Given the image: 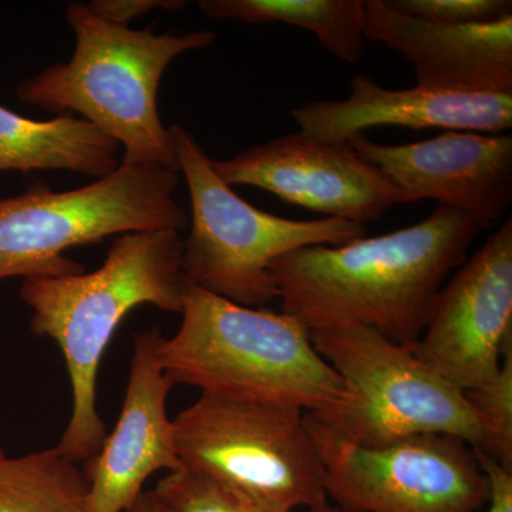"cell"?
Returning a JSON list of instances; mask_svg holds the SVG:
<instances>
[{
  "label": "cell",
  "instance_id": "603a6c76",
  "mask_svg": "<svg viewBox=\"0 0 512 512\" xmlns=\"http://www.w3.org/2000/svg\"><path fill=\"white\" fill-rule=\"evenodd\" d=\"M476 456L490 480L491 495L487 512H512V470L501 466L481 451L476 450Z\"/></svg>",
  "mask_w": 512,
  "mask_h": 512
},
{
  "label": "cell",
  "instance_id": "cb8c5ba5",
  "mask_svg": "<svg viewBox=\"0 0 512 512\" xmlns=\"http://www.w3.org/2000/svg\"><path fill=\"white\" fill-rule=\"evenodd\" d=\"M127 512H168L154 491H144Z\"/></svg>",
  "mask_w": 512,
  "mask_h": 512
},
{
  "label": "cell",
  "instance_id": "ffe728a7",
  "mask_svg": "<svg viewBox=\"0 0 512 512\" xmlns=\"http://www.w3.org/2000/svg\"><path fill=\"white\" fill-rule=\"evenodd\" d=\"M464 394L490 434L487 456L512 470V340L503 350L497 375Z\"/></svg>",
  "mask_w": 512,
  "mask_h": 512
},
{
  "label": "cell",
  "instance_id": "d6986e66",
  "mask_svg": "<svg viewBox=\"0 0 512 512\" xmlns=\"http://www.w3.org/2000/svg\"><path fill=\"white\" fill-rule=\"evenodd\" d=\"M153 491L168 512H271L184 467L165 474Z\"/></svg>",
  "mask_w": 512,
  "mask_h": 512
},
{
  "label": "cell",
  "instance_id": "8992f818",
  "mask_svg": "<svg viewBox=\"0 0 512 512\" xmlns=\"http://www.w3.org/2000/svg\"><path fill=\"white\" fill-rule=\"evenodd\" d=\"M178 171L157 164H124L76 190L56 192L35 184L0 198V281L63 278L83 274L66 258L70 248L97 244L111 235L187 227L190 218L175 200Z\"/></svg>",
  "mask_w": 512,
  "mask_h": 512
},
{
  "label": "cell",
  "instance_id": "8fae6325",
  "mask_svg": "<svg viewBox=\"0 0 512 512\" xmlns=\"http://www.w3.org/2000/svg\"><path fill=\"white\" fill-rule=\"evenodd\" d=\"M222 181L272 192L325 218L365 225L406 195L350 141H322L301 131L266 141L229 160L214 161Z\"/></svg>",
  "mask_w": 512,
  "mask_h": 512
},
{
  "label": "cell",
  "instance_id": "277c9868",
  "mask_svg": "<svg viewBox=\"0 0 512 512\" xmlns=\"http://www.w3.org/2000/svg\"><path fill=\"white\" fill-rule=\"evenodd\" d=\"M180 315V328L160 346L161 365L174 384L313 414L345 397L311 330L291 315L237 305L188 281Z\"/></svg>",
  "mask_w": 512,
  "mask_h": 512
},
{
  "label": "cell",
  "instance_id": "44dd1931",
  "mask_svg": "<svg viewBox=\"0 0 512 512\" xmlns=\"http://www.w3.org/2000/svg\"><path fill=\"white\" fill-rule=\"evenodd\" d=\"M390 8L439 25L493 23L512 16L511 0H386Z\"/></svg>",
  "mask_w": 512,
  "mask_h": 512
},
{
  "label": "cell",
  "instance_id": "5b68a950",
  "mask_svg": "<svg viewBox=\"0 0 512 512\" xmlns=\"http://www.w3.org/2000/svg\"><path fill=\"white\" fill-rule=\"evenodd\" d=\"M178 170L187 181L191 231L183 272L191 284L248 308L278 299L272 264L315 245L338 247L365 237V225L322 218L296 221L258 210L222 181L201 144L181 124L168 127Z\"/></svg>",
  "mask_w": 512,
  "mask_h": 512
},
{
  "label": "cell",
  "instance_id": "4fadbf2b",
  "mask_svg": "<svg viewBox=\"0 0 512 512\" xmlns=\"http://www.w3.org/2000/svg\"><path fill=\"white\" fill-rule=\"evenodd\" d=\"M163 335L148 329L134 338L123 407L99 453L86 461L89 512H127L158 471L174 473L181 461L167 399L175 386L160 359Z\"/></svg>",
  "mask_w": 512,
  "mask_h": 512
},
{
  "label": "cell",
  "instance_id": "2e32d148",
  "mask_svg": "<svg viewBox=\"0 0 512 512\" xmlns=\"http://www.w3.org/2000/svg\"><path fill=\"white\" fill-rule=\"evenodd\" d=\"M121 151L90 121L32 120L0 106V173L66 170L99 180L119 168Z\"/></svg>",
  "mask_w": 512,
  "mask_h": 512
},
{
  "label": "cell",
  "instance_id": "5bb4252c",
  "mask_svg": "<svg viewBox=\"0 0 512 512\" xmlns=\"http://www.w3.org/2000/svg\"><path fill=\"white\" fill-rule=\"evenodd\" d=\"M363 35L412 64L416 86L512 94V16L481 25H439L403 15L386 0H366Z\"/></svg>",
  "mask_w": 512,
  "mask_h": 512
},
{
  "label": "cell",
  "instance_id": "7a4b0ae2",
  "mask_svg": "<svg viewBox=\"0 0 512 512\" xmlns=\"http://www.w3.org/2000/svg\"><path fill=\"white\" fill-rule=\"evenodd\" d=\"M183 254L177 229L130 232L114 239L103 264L89 274L23 279L20 298L32 309L30 329L55 340L66 362L72 413L56 447L74 463L96 456L106 439L97 376L123 319L143 305L183 311Z\"/></svg>",
  "mask_w": 512,
  "mask_h": 512
},
{
  "label": "cell",
  "instance_id": "d4e9b609",
  "mask_svg": "<svg viewBox=\"0 0 512 512\" xmlns=\"http://www.w3.org/2000/svg\"><path fill=\"white\" fill-rule=\"evenodd\" d=\"M309 512H355L345 510V508L339 507V505L329 504L328 501L325 503L316 505V507L309 508Z\"/></svg>",
  "mask_w": 512,
  "mask_h": 512
},
{
  "label": "cell",
  "instance_id": "7c38bea8",
  "mask_svg": "<svg viewBox=\"0 0 512 512\" xmlns=\"http://www.w3.org/2000/svg\"><path fill=\"white\" fill-rule=\"evenodd\" d=\"M363 158L383 171L407 202L434 200L470 215L481 229L497 227L512 201V136L444 131L417 143L380 144L350 138Z\"/></svg>",
  "mask_w": 512,
  "mask_h": 512
},
{
  "label": "cell",
  "instance_id": "6da1fadb",
  "mask_svg": "<svg viewBox=\"0 0 512 512\" xmlns=\"http://www.w3.org/2000/svg\"><path fill=\"white\" fill-rule=\"evenodd\" d=\"M480 231L470 215L437 205L412 227L296 249L272 264L281 312L311 332L359 326L413 345Z\"/></svg>",
  "mask_w": 512,
  "mask_h": 512
},
{
  "label": "cell",
  "instance_id": "9a60e30c",
  "mask_svg": "<svg viewBox=\"0 0 512 512\" xmlns=\"http://www.w3.org/2000/svg\"><path fill=\"white\" fill-rule=\"evenodd\" d=\"M291 116L302 134L322 141H349L380 126L504 134L512 127V94L421 86L392 90L357 74L348 99L313 101L293 109Z\"/></svg>",
  "mask_w": 512,
  "mask_h": 512
},
{
  "label": "cell",
  "instance_id": "3957f363",
  "mask_svg": "<svg viewBox=\"0 0 512 512\" xmlns=\"http://www.w3.org/2000/svg\"><path fill=\"white\" fill-rule=\"evenodd\" d=\"M66 20L76 36L72 59L20 83L18 99L53 113H79L120 144L121 163L180 171L158 113V89L178 56L214 45L215 33L134 30L97 18L86 3H70Z\"/></svg>",
  "mask_w": 512,
  "mask_h": 512
},
{
  "label": "cell",
  "instance_id": "ac0fdd59",
  "mask_svg": "<svg viewBox=\"0 0 512 512\" xmlns=\"http://www.w3.org/2000/svg\"><path fill=\"white\" fill-rule=\"evenodd\" d=\"M0 512H89V481L57 447L10 457L0 447Z\"/></svg>",
  "mask_w": 512,
  "mask_h": 512
},
{
  "label": "cell",
  "instance_id": "30bf717a",
  "mask_svg": "<svg viewBox=\"0 0 512 512\" xmlns=\"http://www.w3.org/2000/svg\"><path fill=\"white\" fill-rule=\"evenodd\" d=\"M512 340V221L441 288L414 355L458 389L490 382Z\"/></svg>",
  "mask_w": 512,
  "mask_h": 512
},
{
  "label": "cell",
  "instance_id": "9c48e42d",
  "mask_svg": "<svg viewBox=\"0 0 512 512\" xmlns=\"http://www.w3.org/2000/svg\"><path fill=\"white\" fill-rule=\"evenodd\" d=\"M306 427L336 505L355 512H480L490 480L461 439L423 434L383 447L343 439L311 413Z\"/></svg>",
  "mask_w": 512,
  "mask_h": 512
},
{
  "label": "cell",
  "instance_id": "52a82bcc",
  "mask_svg": "<svg viewBox=\"0 0 512 512\" xmlns=\"http://www.w3.org/2000/svg\"><path fill=\"white\" fill-rule=\"evenodd\" d=\"M313 346L342 380L345 397L313 414L343 439L383 447L423 434H444L487 454V427L466 394L414 355L369 328L311 332Z\"/></svg>",
  "mask_w": 512,
  "mask_h": 512
},
{
  "label": "cell",
  "instance_id": "ba28073f",
  "mask_svg": "<svg viewBox=\"0 0 512 512\" xmlns=\"http://www.w3.org/2000/svg\"><path fill=\"white\" fill-rule=\"evenodd\" d=\"M181 466L271 512L325 503V473L305 413L201 393L174 419Z\"/></svg>",
  "mask_w": 512,
  "mask_h": 512
},
{
  "label": "cell",
  "instance_id": "e0dca14e",
  "mask_svg": "<svg viewBox=\"0 0 512 512\" xmlns=\"http://www.w3.org/2000/svg\"><path fill=\"white\" fill-rule=\"evenodd\" d=\"M211 19L285 23L308 30L333 56L355 64L365 49L363 0H200Z\"/></svg>",
  "mask_w": 512,
  "mask_h": 512
},
{
  "label": "cell",
  "instance_id": "7402d4cb",
  "mask_svg": "<svg viewBox=\"0 0 512 512\" xmlns=\"http://www.w3.org/2000/svg\"><path fill=\"white\" fill-rule=\"evenodd\" d=\"M87 8L97 18L127 26L131 20L141 18L153 10H178L187 6L184 0H92L86 3Z\"/></svg>",
  "mask_w": 512,
  "mask_h": 512
}]
</instances>
